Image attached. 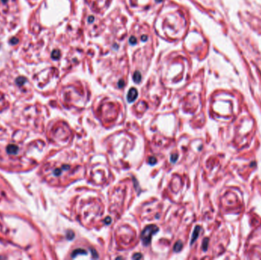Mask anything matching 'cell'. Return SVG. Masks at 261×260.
Listing matches in <instances>:
<instances>
[{
    "mask_svg": "<svg viewBox=\"0 0 261 260\" xmlns=\"http://www.w3.org/2000/svg\"><path fill=\"white\" fill-rule=\"evenodd\" d=\"M208 244H209V239L208 238H205L203 241V243H202V249L204 251H206L207 248H208Z\"/></svg>",
    "mask_w": 261,
    "mask_h": 260,
    "instance_id": "obj_9",
    "label": "cell"
},
{
    "mask_svg": "<svg viewBox=\"0 0 261 260\" xmlns=\"http://www.w3.org/2000/svg\"><path fill=\"white\" fill-rule=\"evenodd\" d=\"M91 252H92V255H93V258H95V259L99 258V256H98L97 253H96V252H95V249H91Z\"/></svg>",
    "mask_w": 261,
    "mask_h": 260,
    "instance_id": "obj_14",
    "label": "cell"
},
{
    "mask_svg": "<svg viewBox=\"0 0 261 260\" xmlns=\"http://www.w3.org/2000/svg\"><path fill=\"white\" fill-rule=\"evenodd\" d=\"M200 230H201V227L199 226H196L195 227V230L193 231V235H192V239H191V245L193 244V243L195 242V240L197 239L198 237H199V234Z\"/></svg>",
    "mask_w": 261,
    "mask_h": 260,
    "instance_id": "obj_3",
    "label": "cell"
},
{
    "mask_svg": "<svg viewBox=\"0 0 261 260\" xmlns=\"http://www.w3.org/2000/svg\"><path fill=\"white\" fill-rule=\"evenodd\" d=\"M141 258H142V256H141V254L140 253H137V254H134V256H133V257H132V259H141Z\"/></svg>",
    "mask_w": 261,
    "mask_h": 260,
    "instance_id": "obj_15",
    "label": "cell"
},
{
    "mask_svg": "<svg viewBox=\"0 0 261 260\" xmlns=\"http://www.w3.org/2000/svg\"><path fill=\"white\" fill-rule=\"evenodd\" d=\"M157 2H162V0H157Z\"/></svg>",
    "mask_w": 261,
    "mask_h": 260,
    "instance_id": "obj_21",
    "label": "cell"
},
{
    "mask_svg": "<svg viewBox=\"0 0 261 260\" xmlns=\"http://www.w3.org/2000/svg\"><path fill=\"white\" fill-rule=\"evenodd\" d=\"M92 21H93V17L91 16V17H89V22H92Z\"/></svg>",
    "mask_w": 261,
    "mask_h": 260,
    "instance_id": "obj_19",
    "label": "cell"
},
{
    "mask_svg": "<svg viewBox=\"0 0 261 260\" xmlns=\"http://www.w3.org/2000/svg\"><path fill=\"white\" fill-rule=\"evenodd\" d=\"M25 78L20 77V78H18V80H17V82H18V85H22L23 83L25 82Z\"/></svg>",
    "mask_w": 261,
    "mask_h": 260,
    "instance_id": "obj_13",
    "label": "cell"
},
{
    "mask_svg": "<svg viewBox=\"0 0 261 260\" xmlns=\"http://www.w3.org/2000/svg\"><path fill=\"white\" fill-rule=\"evenodd\" d=\"M159 231L158 227L154 225V224H151L149 226L146 227L144 229L143 231L141 232V238L142 240V243L144 246H148L151 242V239H152V236L155 233H157Z\"/></svg>",
    "mask_w": 261,
    "mask_h": 260,
    "instance_id": "obj_1",
    "label": "cell"
},
{
    "mask_svg": "<svg viewBox=\"0 0 261 260\" xmlns=\"http://www.w3.org/2000/svg\"><path fill=\"white\" fill-rule=\"evenodd\" d=\"M111 221V220L110 217H107L106 219L105 220V223L106 224H110Z\"/></svg>",
    "mask_w": 261,
    "mask_h": 260,
    "instance_id": "obj_18",
    "label": "cell"
},
{
    "mask_svg": "<svg viewBox=\"0 0 261 260\" xmlns=\"http://www.w3.org/2000/svg\"><path fill=\"white\" fill-rule=\"evenodd\" d=\"M148 162H149V164L153 166V165L156 164V162H157V159L155 157H150L149 158V160H148Z\"/></svg>",
    "mask_w": 261,
    "mask_h": 260,
    "instance_id": "obj_11",
    "label": "cell"
},
{
    "mask_svg": "<svg viewBox=\"0 0 261 260\" xmlns=\"http://www.w3.org/2000/svg\"><path fill=\"white\" fill-rule=\"evenodd\" d=\"M87 253L86 250L82 249H76L73 252V253H72V258H75L76 256H77L78 255H86Z\"/></svg>",
    "mask_w": 261,
    "mask_h": 260,
    "instance_id": "obj_4",
    "label": "cell"
},
{
    "mask_svg": "<svg viewBox=\"0 0 261 260\" xmlns=\"http://www.w3.org/2000/svg\"><path fill=\"white\" fill-rule=\"evenodd\" d=\"M177 159H178V155L177 154H173V155L171 156L170 157V160L172 162H176Z\"/></svg>",
    "mask_w": 261,
    "mask_h": 260,
    "instance_id": "obj_12",
    "label": "cell"
},
{
    "mask_svg": "<svg viewBox=\"0 0 261 260\" xmlns=\"http://www.w3.org/2000/svg\"><path fill=\"white\" fill-rule=\"evenodd\" d=\"M133 80H134V82H137V83H138V82H141V73H140V72L137 71V72L134 73V76H133Z\"/></svg>",
    "mask_w": 261,
    "mask_h": 260,
    "instance_id": "obj_7",
    "label": "cell"
},
{
    "mask_svg": "<svg viewBox=\"0 0 261 260\" xmlns=\"http://www.w3.org/2000/svg\"><path fill=\"white\" fill-rule=\"evenodd\" d=\"M60 56V53L59 50H54V52L52 53V58L53 59H58Z\"/></svg>",
    "mask_w": 261,
    "mask_h": 260,
    "instance_id": "obj_8",
    "label": "cell"
},
{
    "mask_svg": "<svg viewBox=\"0 0 261 260\" xmlns=\"http://www.w3.org/2000/svg\"><path fill=\"white\" fill-rule=\"evenodd\" d=\"M142 40H144V41H145V40H147V36H146V35H144V36L142 37Z\"/></svg>",
    "mask_w": 261,
    "mask_h": 260,
    "instance_id": "obj_20",
    "label": "cell"
},
{
    "mask_svg": "<svg viewBox=\"0 0 261 260\" xmlns=\"http://www.w3.org/2000/svg\"><path fill=\"white\" fill-rule=\"evenodd\" d=\"M66 238L70 240H73V238H74V233H73V231H70L66 233Z\"/></svg>",
    "mask_w": 261,
    "mask_h": 260,
    "instance_id": "obj_10",
    "label": "cell"
},
{
    "mask_svg": "<svg viewBox=\"0 0 261 260\" xmlns=\"http://www.w3.org/2000/svg\"><path fill=\"white\" fill-rule=\"evenodd\" d=\"M7 151L9 153H11V154H15L18 151V147L15 145H11V146H8L7 148Z\"/></svg>",
    "mask_w": 261,
    "mask_h": 260,
    "instance_id": "obj_6",
    "label": "cell"
},
{
    "mask_svg": "<svg viewBox=\"0 0 261 260\" xmlns=\"http://www.w3.org/2000/svg\"><path fill=\"white\" fill-rule=\"evenodd\" d=\"M118 87H119V88H122V87L124 86H125V82H124V81H123V80H120V81H119V82H118Z\"/></svg>",
    "mask_w": 261,
    "mask_h": 260,
    "instance_id": "obj_17",
    "label": "cell"
},
{
    "mask_svg": "<svg viewBox=\"0 0 261 260\" xmlns=\"http://www.w3.org/2000/svg\"><path fill=\"white\" fill-rule=\"evenodd\" d=\"M138 97V92L134 88H132L129 90L127 96V99L128 102H133Z\"/></svg>",
    "mask_w": 261,
    "mask_h": 260,
    "instance_id": "obj_2",
    "label": "cell"
},
{
    "mask_svg": "<svg viewBox=\"0 0 261 260\" xmlns=\"http://www.w3.org/2000/svg\"><path fill=\"white\" fill-rule=\"evenodd\" d=\"M129 42H130V43H132V44H135V43H136V42H137V41H136V39H135V37H132L130 38Z\"/></svg>",
    "mask_w": 261,
    "mask_h": 260,
    "instance_id": "obj_16",
    "label": "cell"
},
{
    "mask_svg": "<svg viewBox=\"0 0 261 260\" xmlns=\"http://www.w3.org/2000/svg\"><path fill=\"white\" fill-rule=\"evenodd\" d=\"M2 2H6V0H2Z\"/></svg>",
    "mask_w": 261,
    "mask_h": 260,
    "instance_id": "obj_22",
    "label": "cell"
},
{
    "mask_svg": "<svg viewBox=\"0 0 261 260\" xmlns=\"http://www.w3.org/2000/svg\"><path fill=\"white\" fill-rule=\"evenodd\" d=\"M182 243L181 241H177L174 245V247H173V251L175 253H178L182 249Z\"/></svg>",
    "mask_w": 261,
    "mask_h": 260,
    "instance_id": "obj_5",
    "label": "cell"
}]
</instances>
